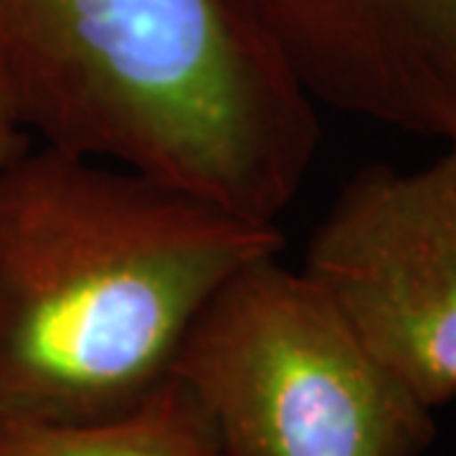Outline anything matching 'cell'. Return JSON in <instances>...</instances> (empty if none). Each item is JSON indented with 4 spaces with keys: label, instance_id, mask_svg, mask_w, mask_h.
Returning a JSON list of instances; mask_svg holds the SVG:
<instances>
[{
    "label": "cell",
    "instance_id": "2",
    "mask_svg": "<svg viewBox=\"0 0 456 456\" xmlns=\"http://www.w3.org/2000/svg\"><path fill=\"white\" fill-rule=\"evenodd\" d=\"M0 86L33 140L264 221L320 147L317 107L213 0H0Z\"/></svg>",
    "mask_w": 456,
    "mask_h": 456
},
{
    "label": "cell",
    "instance_id": "6",
    "mask_svg": "<svg viewBox=\"0 0 456 456\" xmlns=\"http://www.w3.org/2000/svg\"><path fill=\"white\" fill-rule=\"evenodd\" d=\"M0 456H221L200 411L170 378L147 403L77 426L0 421Z\"/></svg>",
    "mask_w": 456,
    "mask_h": 456
},
{
    "label": "cell",
    "instance_id": "8",
    "mask_svg": "<svg viewBox=\"0 0 456 456\" xmlns=\"http://www.w3.org/2000/svg\"><path fill=\"white\" fill-rule=\"evenodd\" d=\"M28 132H23V130H5V132H0V155H5L11 147H16L23 137H26Z\"/></svg>",
    "mask_w": 456,
    "mask_h": 456
},
{
    "label": "cell",
    "instance_id": "1",
    "mask_svg": "<svg viewBox=\"0 0 456 456\" xmlns=\"http://www.w3.org/2000/svg\"><path fill=\"white\" fill-rule=\"evenodd\" d=\"M279 251L277 221L26 134L0 155V421L140 408L213 294Z\"/></svg>",
    "mask_w": 456,
    "mask_h": 456
},
{
    "label": "cell",
    "instance_id": "5",
    "mask_svg": "<svg viewBox=\"0 0 456 456\" xmlns=\"http://www.w3.org/2000/svg\"><path fill=\"white\" fill-rule=\"evenodd\" d=\"M314 107L456 145V0H213Z\"/></svg>",
    "mask_w": 456,
    "mask_h": 456
},
{
    "label": "cell",
    "instance_id": "3",
    "mask_svg": "<svg viewBox=\"0 0 456 456\" xmlns=\"http://www.w3.org/2000/svg\"><path fill=\"white\" fill-rule=\"evenodd\" d=\"M173 378L221 456H424L439 434L434 408L279 254L213 294Z\"/></svg>",
    "mask_w": 456,
    "mask_h": 456
},
{
    "label": "cell",
    "instance_id": "4",
    "mask_svg": "<svg viewBox=\"0 0 456 456\" xmlns=\"http://www.w3.org/2000/svg\"><path fill=\"white\" fill-rule=\"evenodd\" d=\"M299 269L419 401H456V145L411 170H358Z\"/></svg>",
    "mask_w": 456,
    "mask_h": 456
},
{
    "label": "cell",
    "instance_id": "7",
    "mask_svg": "<svg viewBox=\"0 0 456 456\" xmlns=\"http://www.w3.org/2000/svg\"><path fill=\"white\" fill-rule=\"evenodd\" d=\"M5 130H20V127L16 125L13 112H11V104H8V97H5V92L0 86V132Z\"/></svg>",
    "mask_w": 456,
    "mask_h": 456
}]
</instances>
